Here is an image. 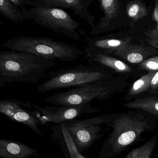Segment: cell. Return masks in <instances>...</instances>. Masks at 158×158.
<instances>
[{
	"mask_svg": "<svg viewBox=\"0 0 158 158\" xmlns=\"http://www.w3.org/2000/svg\"><path fill=\"white\" fill-rule=\"evenodd\" d=\"M158 117L143 110L109 114L108 127L111 130L98 154L99 158H113L145 140L143 135L156 128Z\"/></svg>",
	"mask_w": 158,
	"mask_h": 158,
	"instance_id": "1",
	"label": "cell"
},
{
	"mask_svg": "<svg viewBox=\"0 0 158 158\" xmlns=\"http://www.w3.org/2000/svg\"><path fill=\"white\" fill-rule=\"evenodd\" d=\"M128 78L116 76L102 80L72 87L65 92L54 93L46 98V103L61 106L89 104L94 100H107L116 94L125 91L129 86Z\"/></svg>",
	"mask_w": 158,
	"mask_h": 158,
	"instance_id": "2",
	"label": "cell"
},
{
	"mask_svg": "<svg viewBox=\"0 0 158 158\" xmlns=\"http://www.w3.org/2000/svg\"><path fill=\"white\" fill-rule=\"evenodd\" d=\"M56 66L55 62L24 52H0V74L10 83L35 84Z\"/></svg>",
	"mask_w": 158,
	"mask_h": 158,
	"instance_id": "3",
	"label": "cell"
},
{
	"mask_svg": "<svg viewBox=\"0 0 158 158\" xmlns=\"http://www.w3.org/2000/svg\"><path fill=\"white\" fill-rule=\"evenodd\" d=\"M1 45L2 48L28 53L54 62L56 60L74 62L83 55L80 49L73 45L45 37L19 36Z\"/></svg>",
	"mask_w": 158,
	"mask_h": 158,
	"instance_id": "4",
	"label": "cell"
},
{
	"mask_svg": "<svg viewBox=\"0 0 158 158\" xmlns=\"http://www.w3.org/2000/svg\"><path fill=\"white\" fill-rule=\"evenodd\" d=\"M116 77L113 72L96 66L80 65L67 69L52 71L47 80L37 86V91L45 93L63 88L74 87Z\"/></svg>",
	"mask_w": 158,
	"mask_h": 158,
	"instance_id": "5",
	"label": "cell"
},
{
	"mask_svg": "<svg viewBox=\"0 0 158 158\" xmlns=\"http://www.w3.org/2000/svg\"><path fill=\"white\" fill-rule=\"evenodd\" d=\"M25 19H30L44 28L75 40H81L79 30L80 23L70 14L55 7H20Z\"/></svg>",
	"mask_w": 158,
	"mask_h": 158,
	"instance_id": "6",
	"label": "cell"
},
{
	"mask_svg": "<svg viewBox=\"0 0 158 158\" xmlns=\"http://www.w3.org/2000/svg\"><path fill=\"white\" fill-rule=\"evenodd\" d=\"M109 114L86 119L76 118L64 122L66 128L79 152L88 151L95 142L104 137L109 131Z\"/></svg>",
	"mask_w": 158,
	"mask_h": 158,
	"instance_id": "7",
	"label": "cell"
},
{
	"mask_svg": "<svg viewBox=\"0 0 158 158\" xmlns=\"http://www.w3.org/2000/svg\"><path fill=\"white\" fill-rule=\"evenodd\" d=\"M143 31L129 28L104 36L90 38L86 42L85 54L110 55L120 48L144 39Z\"/></svg>",
	"mask_w": 158,
	"mask_h": 158,
	"instance_id": "8",
	"label": "cell"
},
{
	"mask_svg": "<svg viewBox=\"0 0 158 158\" xmlns=\"http://www.w3.org/2000/svg\"><path fill=\"white\" fill-rule=\"evenodd\" d=\"M103 16L96 25L92 27L90 33L97 37L99 35L129 28L125 11V0H97Z\"/></svg>",
	"mask_w": 158,
	"mask_h": 158,
	"instance_id": "9",
	"label": "cell"
},
{
	"mask_svg": "<svg viewBox=\"0 0 158 158\" xmlns=\"http://www.w3.org/2000/svg\"><path fill=\"white\" fill-rule=\"evenodd\" d=\"M32 105L37 112L35 117L41 124L48 123H60L75 119L85 114L96 113L99 109L91 104L70 106L41 107Z\"/></svg>",
	"mask_w": 158,
	"mask_h": 158,
	"instance_id": "10",
	"label": "cell"
},
{
	"mask_svg": "<svg viewBox=\"0 0 158 158\" xmlns=\"http://www.w3.org/2000/svg\"><path fill=\"white\" fill-rule=\"evenodd\" d=\"M31 104L20 102L15 99H0V113L15 122L21 123L30 128L41 136H43L39 129L40 122L35 117V113L30 110Z\"/></svg>",
	"mask_w": 158,
	"mask_h": 158,
	"instance_id": "11",
	"label": "cell"
},
{
	"mask_svg": "<svg viewBox=\"0 0 158 158\" xmlns=\"http://www.w3.org/2000/svg\"><path fill=\"white\" fill-rule=\"evenodd\" d=\"M93 0H26L31 7H55L72 10L74 14L85 20L92 27L95 26V15L89 10Z\"/></svg>",
	"mask_w": 158,
	"mask_h": 158,
	"instance_id": "12",
	"label": "cell"
},
{
	"mask_svg": "<svg viewBox=\"0 0 158 158\" xmlns=\"http://www.w3.org/2000/svg\"><path fill=\"white\" fill-rule=\"evenodd\" d=\"M154 1L151 0L149 5L144 0H126L124 2L129 28L145 31L148 26L153 24L151 15Z\"/></svg>",
	"mask_w": 158,
	"mask_h": 158,
	"instance_id": "13",
	"label": "cell"
},
{
	"mask_svg": "<svg viewBox=\"0 0 158 158\" xmlns=\"http://www.w3.org/2000/svg\"><path fill=\"white\" fill-rule=\"evenodd\" d=\"M86 58L95 66L105 69L117 76L128 78L140 76V71L121 59L105 54H85Z\"/></svg>",
	"mask_w": 158,
	"mask_h": 158,
	"instance_id": "14",
	"label": "cell"
},
{
	"mask_svg": "<svg viewBox=\"0 0 158 158\" xmlns=\"http://www.w3.org/2000/svg\"><path fill=\"white\" fill-rule=\"evenodd\" d=\"M158 52V50L147 44L143 39L127 44L113 54L124 62L137 65L147 58L156 55Z\"/></svg>",
	"mask_w": 158,
	"mask_h": 158,
	"instance_id": "15",
	"label": "cell"
},
{
	"mask_svg": "<svg viewBox=\"0 0 158 158\" xmlns=\"http://www.w3.org/2000/svg\"><path fill=\"white\" fill-rule=\"evenodd\" d=\"M52 140L57 141L62 148L65 158H86L77 149L63 123L52 126Z\"/></svg>",
	"mask_w": 158,
	"mask_h": 158,
	"instance_id": "16",
	"label": "cell"
},
{
	"mask_svg": "<svg viewBox=\"0 0 158 158\" xmlns=\"http://www.w3.org/2000/svg\"><path fill=\"white\" fill-rule=\"evenodd\" d=\"M39 156L37 150L24 143L0 139V158H29Z\"/></svg>",
	"mask_w": 158,
	"mask_h": 158,
	"instance_id": "17",
	"label": "cell"
},
{
	"mask_svg": "<svg viewBox=\"0 0 158 158\" xmlns=\"http://www.w3.org/2000/svg\"><path fill=\"white\" fill-rule=\"evenodd\" d=\"M158 71L147 72L146 74L143 75L136 80L131 85L124 96V100L130 101L151 96L150 94V81Z\"/></svg>",
	"mask_w": 158,
	"mask_h": 158,
	"instance_id": "18",
	"label": "cell"
},
{
	"mask_svg": "<svg viewBox=\"0 0 158 158\" xmlns=\"http://www.w3.org/2000/svg\"><path fill=\"white\" fill-rule=\"evenodd\" d=\"M123 107L136 110H143L158 117V95H151L131 100Z\"/></svg>",
	"mask_w": 158,
	"mask_h": 158,
	"instance_id": "19",
	"label": "cell"
},
{
	"mask_svg": "<svg viewBox=\"0 0 158 158\" xmlns=\"http://www.w3.org/2000/svg\"><path fill=\"white\" fill-rule=\"evenodd\" d=\"M157 139V136H153L142 146L132 149L123 158H151L156 148Z\"/></svg>",
	"mask_w": 158,
	"mask_h": 158,
	"instance_id": "20",
	"label": "cell"
},
{
	"mask_svg": "<svg viewBox=\"0 0 158 158\" xmlns=\"http://www.w3.org/2000/svg\"><path fill=\"white\" fill-rule=\"evenodd\" d=\"M0 13L6 19L15 23L22 22L25 19L20 10L8 0H0Z\"/></svg>",
	"mask_w": 158,
	"mask_h": 158,
	"instance_id": "21",
	"label": "cell"
},
{
	"mask_svg": "<svg viewBox=\"0 0 158 158\" xmlns=\"http://www.w3.org/2000/svg\"><path fill=\"white\" fill-rule=\"evenodd\" d=\"M146 42L153 48L158 49V25L147 28L144 32Z\"/></svg>",
	"mask_w": 158,
	"mask_h": 158,
	"instance_id": "22",
	"label": "cell"
},
{
	"mask_svg": "<svg viewBox=\"0 0 158 158\" xmlns=\"http://www.w3.org/2000/svg\"><path fill=\"white\" fill-rule=\"evenodd\" d=\"M137 69L140 71H145L147 72L158 71V56H154L147 58L137 64Z\"/></svg>",
	"mask_w": 158,
	"mask_h": 158,
	"instance_id": "23",
	"label": "cell"
},
{
	"mask_svg": "<svg viewBox=\"0 0 158 158\" xmlns=\"http://www.w3.org/2000/svg\"><path fill=\"white\" fill-rule=\"evenodd\" d=\"M150 94L151 95H158V71L156 72L150 81Z\"/></svg>",
	"mask_w": 158,
	"mask_h": 158,
	"instance_id": "24",
	"label": "cell"
},
{
	"mask_svg": "<svg viewBox=\"0 0 158 158\" xmlns=\"http://www.w3.org/2000/svg\"><path fill=\"white\" fill-rule=\"evenodd\" d=\"M154 1V6L151 15V21L153 24L158 25V0Z\"/></svg>",
	"mask_w": 158,
	"mask_h": 158,
	"instance_id": "25",
	"label": "cell"
},
{
	"mask_svg": "<svg viewBox=\"0 0 158 158\" xmlns=\"http://www.w3.org/2000/svg\"><path fill=\"white\" fill-rule=\"evenodd\" d=\"M12 4L17 7H21L26 5V0H8Z\"/></svg>",
	"mask_w": 158,
	"mask_h": 158,
	"instance_id": "26",
	"label": "cell"
},
{
	"mask_svg": "<svg viewBox=\"0 0 158 158\" xmlns=\"http://www.w3.org/2000/svg\"><path fill=\"white\" fill-rule=\"evenodd\" d=\"M9 80L0 74V84H5L6 83H10Z\"/></svg>",
	"mask_w": 158,
	"mask_h": 158,
	"instance_id": "27",
	"label": "cell"
},
{
	"mask_svg": "<svg viewBox=\"0 0 158 158\" xmlns=\"http://www.w3.org/2000/svg\"><path fill=\"white\" fill-rule=\"evenodd\" d=\"M2 19L0 18V26H2Z\"/></svg>",
	"mask_w": 158,
	"mask_h": 158,
	"instance_id": "28",
	"label": "cell"
}]
</instances>
